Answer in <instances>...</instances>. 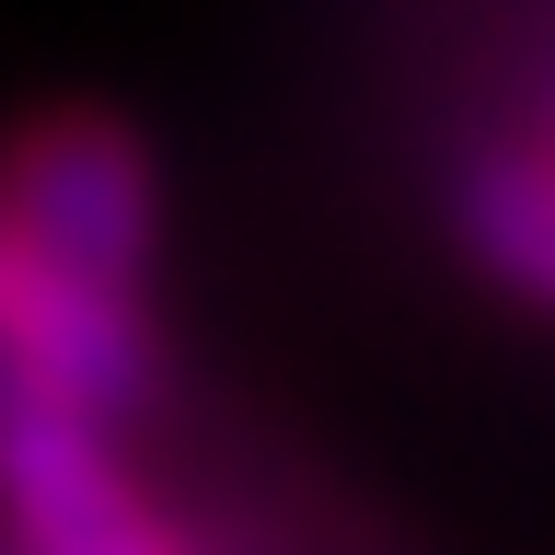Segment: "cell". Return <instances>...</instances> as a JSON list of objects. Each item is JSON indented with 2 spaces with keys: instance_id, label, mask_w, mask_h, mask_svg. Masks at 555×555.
Listing matches in <instances>:
<instances>
[{
  "instance_id": "obj_1",
  "label": "cell",
  "mask_w": 555,
  "mask_h": 555,
  "mask_svg": "<svg viewBox=\"0 0 555 555\" xmlns=\"http://www.w3.org/2000/svg\"><path fill=\"white\" fill-rule=\"evenodd\" d=\"M0 520L12 555H197V532L163 520L116 463V428L59 405L12 359H0Z\"/></svg>"
},
{
  "instance_id": "obj_2",
  "label": "cell",
  "mask_w": 555,
  "mask_h": 555,
  "mask_svg": "<svg viewBox=\"0 0 555 555\" xmlns=\"http://www.w3.org/2000/svg\"><path fill=\"white\" fill-rule=\"evenodd\" d=\"M0 220L47 255V267L93 278V289H139L151 267V163H139V139L93 104H69V116H35L12 128L0 151Z\"/></svg>"
},
{
  "instance_id": "obj_3",
  "label": "cell",
  "mask_w": 555,
  "mask_h": 555,
  "mask_svg": "<svg viewBox=\"0 0 555 555\" xmlns=\"http://www.w3.org/2000/svg\"><path fill=\"white\" fill-rule=\"evenodd\" d=\"M451 232H463V255L509 301L555 312V151L532 128L463 139V163H451Z\"/></svg>"
},
{
  "instance_id": "obj_4",
  "label": "cell",
  "mask_w": 555,
  "mask_h": 555,
  "mask_svg": "<svg viewBox=\"0 0 555 555\" xmlns=\"http://www.w3.org/2000/svg\"><path fill=\"white\" fill-rule=\"evenodd\" d=\"M532 139H544V151H555V81H544V93H532Z\"/></svg>"
},
{
  "instance_id": "obj_5",
  "label": "cell",
  "mask_w": 555,
  "mask_h": 555,
  "mask_svg": "<svg viewBox=\"0 0 555 555\" xmlns=\"http://www.w3.org/2000/svg\"><path fill=\"white\" fill-rule=\"evenodd\" d=\"M0 267H12V220H0Z\"/></svg>"
}]
</instances>
